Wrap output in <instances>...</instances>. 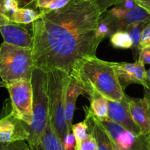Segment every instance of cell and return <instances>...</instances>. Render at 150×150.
Returning a JSON list of instances; mask_svg holds the SVG:
<instances>
[{
    "instance_id": "6da1fadb",
    "label": "cell",
    "mask_w": 150,
    "mask_h": 150,
    "mask_svg": "<svg viewBox=\"0 0 150 150\" xmlns=\"http://www.w3.org/2000/svg\"><path fill=\"white\" fill-rule=\"evenodd\" d=\"M101 14L91 0H71L60 9L40 13L31 24L35 67L70 74L80 60L96 56Z\"/></svg>"
},
{
    "instance_id": "7a4b0ae2",
    "label": "cell",
    "mask_w": 150,
    "mask_h": 150,
    "mask_svg": "<svg viewBox=\"0 0 150 150\" xmlns=\"http://www.w3.org/2000/svg\"><path fill=\"white\" fill-rule=\"evenodd\" d=\"M70 75L77 79L87 95L96 92L115 102H120L125 96L112 62L96 56L86 57L74 67Z\"/></svg>"
},
{
    "instance_id": "3957f363",
    "label": "cell",
    "mask_w": 150,
    "mask_h": 150,
    "mask_svg": "<svg viewBox=\"0 0 150 150\" xmlns=\"http://www.w3.org/2000/svg\"><path fill=\"white\" fill-rule=\"evenodd\" d=\"M70 75L63 71L54 69L47 72L49 122L57 138L63 143L71 132L65 117V97Z\"/></svg>"
},
{
    "instance_id": "277c9868",
    "label": "cell",
    "mask_w": 150,
    "mask_h": 150,
    "mask_svg": "<svg viewBox=\"0 0 150 150\" xmlns=\"http://www.w3.org/2000/svg\"><path fill=\"white\" fill-rule=\"evenodd\" d=\"M33 86V110L31 124L28 126L29 146L36 145L41 141L49 119L47 72L35 67L31 77Z\"/></svg>"
},
{
    "instance_id": "5b68a950",
    "label": "cell",
    "mask_w": 150,
    "mask_h": 150,
    "mask_svg": "<svg viewBox=\"0 0 150 150\" xmlns=\"http://www.w3.org/2000/svg\"><path fill=\"white\" fill-rule=\"evenodd\" d=\"M33 50L3 42L0 46V77L7 84L31 80L34 69Z\"/></svg>"
},
{
    "instance_id": "8992f818",
    "label": "cell",
    "mask_w": 150,
    "mask_h": 150,
    "mask_svg": "<svg viewBox=\"0 0 150 150\" xmlns=\"http://www.w3.org/2000/svg\"><path fill=\"white\" fill-rule=\"evenodd\" d=\"M11 101V112L30 125L33 110V86L31 80H21L7 84Z\"/></svg>"
},
{
    "instance_id": "52a82bcc",
    "label": "cell",
    "mask_w": 150,
    "mask_h": 150,
    "mask_svg": "<svg viewBox=\"0 0 150 150\" xmlns=\"http://www.w3.org/2000/svg\"><path fill=\"white\" fill-rule=\"evenodd\" d=\"M100 123L112 142L122 149L150 150V135L133 133L108 119L101 121Z\"/></svg>"
},
{
    "instance_id": "ba28073f",
    "label": "cell",
    "mask_w": 150,
    "mask_h": 150,
    "mask_svg": "<svg viewBox=\"0 0 150 150\" xmlns=\"http://www.w3.org/2000/svg\"><path fill=\"white\" fill-rule=\"evenodd\" d=\"M102 14L108 20L113 33L119 30H125L131 24L137 23L150 24V15L139 5H136L130 10H122L112 7Z\"/></svg>"
},
{
    "instance_id": "9c48e42d",
    "label": "cell",
    "mask_w": 150,
    "mask_h": 150,
    "mask_svg": "<svg viewBox=\"0 0 150 150\" xmlns=\"http://www.w3.org/2000/svg\"><path fill=\"white\" fill-rule=\"evenodd\" d=\"M112 65L124 90L132 83L144 86L148 80L144 64L138 59L132 63L112 62Z\"/></svg>"
},
{
    "instance_id": "30bf717a",
    "label": "cell",
    "mask_w": 150,
    "mask_h": 150,
    "mask_svg": "<svg viewBox=\"0 0 150 150\" xmlns=\"http://www.w3.org/2000/svg\"><path fill=\"white\" fill-rule=\"evenodd\" d=\"M28 125L16 117L12 112L0 118V143L27 141Z\"/></svg>"
},
{
    "instance_id": "8fae6325",
    "label": "cell",
    "mask_w": 150,
    "mask_h": 150,
    "mask_svg": "<svg viewBox=\"0 0 150 150\" xmlns=\"http://www.w3.org/2000/svg\"><path fill=\"white\" fill-rule=\"evenodd\" d=\"M0 33L3 37L4 42L23 48L33 49L32 29L29 30L23 24L7 21L0 25Z\"/></svg>"
},
{
    "instance_id": "7c38bea8",
    "label": "cell",
    "mask_w": 150,
    "mask_h": 150,
    "mask_svg": "<svg viewBox=\"0 0 150 150\" xmlns=\"http://www.w3.org/2000/svg\"><path fill=\"white\" fill-rule=\"evenodd\" d=\"M108 119L109 120L133 133H141L139 127L137 126L131 116L127 95L125 94V97L120 102H115L108 99Z\"/></svg>"
},
{
    "instance_id": "4fadbf2b",
    "label": "cell",
    "mask_w": 150,
    "mask_h": 150,
    "mask_svg": "<svg viewBox=\"0 0 150 150\" xmlns=\"http://www.w3.org/2000/svg\"><path fill=\"white\" fill-rule=\"evenodd\" d=\"M128 104L131 116L141 133L150 135V107L148 102L144 98L128 96Z\"/></svg>"
},
{
    "instance_id": "5bb4252c",
    "label": "cell",
    "mask_w": 150,
    "mask_h": 150,
    "mask_svg": "<svg viewBox=\"0 0 150 150\" xmlns=\"http://www.w3.org/2000/svg\"><path fill=\"white\" fill-rule=\"evenodd\" d=\"M86 113V121L88 133L91 134L96 143L97 150H114L112 140L102 124L92 114L89 108L83 107Z\"/></svg>"
},
{
    "instance_id": "9a60e30c",
    "label": "cell",
    "mask_w": 150,
    "mask_h": 150,
    "mask_svg": "<svg viewBox=\"0 0 150 150\" xmlns=\"http://www.w3.org/2000/svg\"><path fill=\"white\" fill-rule=\"evenodd\" d=\"M70 75V74H69ZM84 89L77 79L70 75V80L68 84L65 97V117L69 129L71 130L74 113L76 108V102L80 95H85Z\"/></svg>"
},
{
    "instance_id": "2e32d148",
    "label": "cell",
    "mask_w": 150,
    "mask_h": 150,
    "mask_svg": "<svg viewBox=\"0 0 150 150\" xmlns=\"http://www.w3.org/2000/svg\"><path fill=\"white\" fill-rule=\"evenodd\" d=\"M30 148L31 150H66L61 141L53 132L49 119L41 141Z\"/></svg>"
},
{
    "instance_id": "e0dca14e",
    "label": "cell",
    "mask_w": 150,
    "mask_h": 150,
    "mask_svg": "<svg viewBox=\"0 0 150 150\" xmlns=\"http://www.w3.org/2000/svg\"><path fill=\"white\" fill-rule=\"evenodd\" d=\"M88 96L91 105L89 109L91 111L92 114L100 122L108 119V99L96 92L89 93Z\"/></svg>"
},
{
    "instance_id": "ac0fdd59",
    "label": "cell",
    "mask_w": 150,
    "mask_h": 150,
    "mask_svg": "<svg viewBox=\"0 0 150 150\" xmlns=\"http://www.w3.org/2000/svg\"><path fill=\"white\" fill-rule=\"evenodd\" d=\"M39 13L38 11L33 8H18L10 16L9 19L11 22L27 25L32 24L35 20L37 19Z\"/></svg>"
},
{
    "instance_id": "d6986e66",
    "label": "cell",
    "mask_w": 150,
    "mask_h": 150,
    "mask_svg": "<svg viewBox=\"0 0 150 150\" xmlns=\"http://www.w3.org/2000/svg\"><path fill=\"white\" fill-rule=\"evenodd\" d=\"M149 24H146V23H137V24H133L129 25L126 30L128 33H129V36H130L131 39L132 41V50L134 53V57L137 58L138 60V56H139V44L140 41H141V34H142L143 30L144 27Z\"/></svg>"
},
{
    "instance_id": "ffe728a7",
    "label": "cell",
    "mask_w": 150,
    "mask_h": 150,
    "mask_svg": "<svg viewBox=\"0 0 150 150\" xmlns=\"http://www.w3.org/2000/svg\"><path fill=\"white\" fill-rule=\"evenodd\" d=\"M110 41L112 47L116 49H132V41L129 33L126 30L115 32L110 37Z\"/></svg>"
},
{
    "instance_id": "44dd1931",
    "label": "cell",
    "mask_w": 150,
    "mask_h": 150,
    "mask_svg": "<svg viewBox=\"0 0 150 150\" xmlns=\"http://www.w3.org/2000/svg\"><path fill=\"white\" fill-rule=\"evenodd\" d=\"M71 0H35V8L39 13H46L60 9L67 5Z\"/></svg>"
},
{
    "instance_id": "7402d4cb",
    "label": "cell",
    "mask_w": 150,
    "mask_h": 150,
    "mask_svg": "<svg viewBox=\"0 0 150 150\" xmlns=\"http://www.w3.org/2000/svg\"><path fill=\"white\" fill-rule=\"evenodd\" d=\"M71 131L75 137L77 145L86 139L89 134L88 130V125L85 120L82 122L72 125Z\"/></svg>"
},
{
    "instance_id": "603a6c76",
    "label": "cell",
    "mask_w": 150,
    "mask_h": 150,
    "mask_svg": "<svg viewBox=\"0 0 150 150\" xmlns=\"http://www.w3.org/2000/svg\"><path fill=\"white\" fill-rule=\"evenodd\" d=\"M113 34L112 30H111L110 24L108 23V20L105 18L102 14H101L100 18L98 21V27H97V35L101 41H103L105 38L108 37H110V35Z\"/></svg>"
},
{
    "instance_id": "cb8c5ba5",
    "label": "cell",
    "mask_w": 150,
    "mask_h": 150,
    "mask_svg": "<svg viewBox=\"0 0 150 150\" xmlns=\"http://www.w3.org/2000/svg\"><path fill=\"white\" fill-rule=\"evenodd\" d=\"M0 150H31L25 141L0 143Z\"/></svg>"
},
{
    "instance_id": "d4e9b609",
    "label": "cell",
    "mask_w": 150,
    "mask_h": 150,
    "mask_svg": "<svg viewBox=\"0 0 150 150\" xmlns=\"http://www.w3.org/2000/svg\"><path fill=\"white\" fill-rule=\"evenodd\" d=\"M76 150H97L96 143L93 137L88 134L86 139L77 144Z\"/></svg>"
},
{
    "instance_id": "484cf974",
    "label": "cell",
    "mask_w": 150,
    "mask_h": 150,
    "mask_svg": "<svg viewBox=\"0 0 150 150\" xmlns=\"http://www.w3.org/2000/svg\"><path fill=\"white\" fill-rule=\"evenodd\" d=\"M150 48V24H147L143 30L139 44V51Z\"/></svg>"
},
{
    "instance_id": "4316f807",
    "label": "cell",
    "mask_w": 150,
    "mask_h": 150,
    "mask_svg": "<svg viewBox=\"0 0 150 150\" xmlns=\"http://www.w3.org/2000/svg\"><path fill=\"white\" fill-rule=\"evenodd\" d=\"M91 1H92L98 7L101 13H102L116 5L120 0H91Z\"/></svg>"
},
{
    "instance_id": "83f0119b",
    "label": "cell",
    "mask_w": 150,
    "mask_h": 150,
    "mask_svg": "<svg viewBox=\"0 0 150 150\" xmlns=\"http://www.w3.org/2000/svg\"><path fill=\"white\" fill-rule=\"evenodd\" d=\"M63 144L66 150H76L77 142L72 132H70L66 135L63 141Z\"/></svg>"
},
{
    "instance_id": "f1b7e54d",
    "label": "cell",
    "mask_w": 150,
    "mask_h": 150,
    "mask_svg": "<svg viewBox=\"0 0 150 150\" xmlns=\"http://www.w3.org/2000/svg\"><path fill=\"white\" fill-rule=\"evenodd\" d=\"M136 5H138L134 0H120L113 7H116V8L122 10H130L135 8Z\"/></svg>"
},
{
    "instance_id": "f546056e",
    "label": "cell",
    "mask_w": 150,
    "mask_h": 150,
    "mask_svg": "<svg viewBox=\"0 0 150 150\" xmlns=\"http://www.w3.org/2000/svg\"><path fill=\"white\" fill-rule=\"evenodd\" d=\"M138 59L141 60L144 65H150V48L144 49V50H141Z\"/></svg>"
},
{
    "instance_id": "4dcf8cb0",
    "label": "cell",
    "mask_w": 150,
    "mask_h": 150,
    "mask_svg": "<svg viewBox=\"0 0 150 150\" xmlns=\"http://www.w3.org/2000/svg\"><path fill=\"white\" fill-rule=\"evenodd\" d=\"M16 1L18 7L19 8H29L35 10V0H16Z\"/></svg>"
},
{
    "instance_id": "1f68e13d",
    "label": "cell",
    "mask_w": 150,
    "mask_h": 150,
    "mask_svg": "<svg viewBox=\"0 0 150 150\" xmlns=\"http://www.w3.org/2000/svg\"><path fill=\"white\" fill-rule=\"evenodd\" d=\"M144 99L146 100V102H148L149 105L150 107V82L149 80H147V82L146 83V84L144 85Z\"/></svg>"
},
{
    "instance_id": "d6a6232c",
    "label": "cell",
    "mask_w": 150,
    "mask_h": 150,
    "mask_svg": "<svg viewBox=\"0 0 150 150\" xmlns=\"http://www.w3.org/2000/svg\"><path fill=\"white\" fill-rule=\"evenodd\" d=\"M134 1L136 2L137 5L142 7L143 8L150 7V0H134Z\"/></svg>"
},
{
    "instance_id": "836d02e7",
    "label": "cell",
    "mask_w": 150,
    "mask_h": 150,
    "mask_svg": "<svg viewBox=\"0 0 150 150\" xmlns=\"http://www.w3.org/2000/svg\"><path fill=\"white\" fill-rule=\"evenodd\" d=\"M10 21L9 18H8L7 16L4 15V14H2L0 13V25L2 24H4V23L7 22V21Z\"/></svg>"
},
{
    "instance_id": "e575fe53",
    "label": "cell",
    "mask_w": 150,
    "mask_h": 150,
    "mask_svg": "<svg viewBox=\"0 0 150 150\" xmlns=\"http://www.w3.org/2000/svg\"><path fill=\"white\" fill-rule=\"evenodd\" d=\"M6 87H7L6 83H4L3 81L0 82V88H6Z\"/></svg>"
},
{
    "instance_id": "d590c367",
    "label": "cell",
    "mask_w": 150,
    "mask_h": 150,
    "mask_svg": "<svg viewBox=\"0 0 150 150\" xmlns=\"http://www.w3.org/2000/svg\"><path fill=\"white\" fill-rule=\"evenodd\" d=\"M112 145H113V149H114V150H124V149H120L119 147H118L117 146H116L113 142H112Z\"/></svg>"
},
{
    "instance_id": "8d00e7d4",
    "label": "cell",
    "mask_w": 150,
    "mask_h": 150,
    "mask_svg": "<svg viewBox=\"0 0 150 150\" xmlns=\"http://www.w3.org/2000/svg\"><path fill=\"white\" fill-rule=\"evenodd\" d=\"M146 77L147 80L150 82V69L146 71Z\"/></svg>"
},
{
    "instance_id": "74e56055",
    "label": "cell",
    "mask_w": 150,
    "mask_h": 150,
    "mask_svg": "<svg viewBox=\"0 0 150 150\" xmlns=\"http://www.w3.org/2000/svg\"><path fill=\"white\" fill-rule=\"evenodd\" d=\"M144 9H145L146 11H147V13H148L150 15V7H149V8H145Z\"/></svg>"
}]
</instances>
